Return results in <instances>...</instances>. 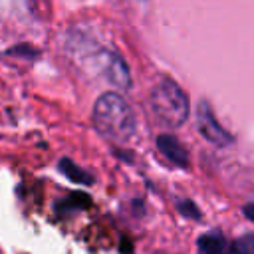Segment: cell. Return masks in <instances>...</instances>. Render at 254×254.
<instances>
[{
  "mask_svg": "<svg viewBox=\"0 0 254 254\" xmlns=\"http://www.w3.org/2000/svg\"><path fill=\"white\" fill-rule=\"evenodd\" d=\"M95 129L109 141L127 143L135 135V113L119 93H103L93 105Z\"/></svg>",
  "mask_w": 254,
  "mask_h": 254,
  "instance_id": "1",
  "label": "cell"
},
{
  "mask_svg": "<svg viewBox=\"0 0 254 254\" xmlns=\"http://www.w3.org/2000/svg\"><path fill=\"white\" fill-rule=\"evenodd\" d=\"M151 107L159 121L169 127H179L189 117V101L183 89L171 81L161 79L151 91Z\"/></svg>",
  "mask_w": 254,
  "mask_h": 254,
  "instance_id": "2",
  "label": "cell"
},
{
  "mask_svg": "<svg viewBox=\"0 0 254 254\" xmlns=\"http://www.w3.org/2000/svg\"><path fill=\"white\" fill-rule=\"evenodd\" d=\"M89 67L95 69V73L103 75L109 83H113L119 89L131 87V73H129L125 62L109 50L97 48L93 54H89Z\"/></svg>",
  "mask_w": 254,
  "mask_h": 254,
  "instance_id": "3",
  "label": "cell"
},
{
  "mask_svg": "<svg viewBox=\"0 0 254 254\" xmlns=\"http://www.w3.org/2000/svg\"><path fill=\"white\" fill-rule=\"evenodd\" d=\"M196 121H198V131H200V135H202L206 141H210L212 145H216V147H226V145L232 143V135L220 127V123L214 119L212 109H210L208 103H204V101L198 103Z\"/></svg>",
  "mask_w": 254,
  "mask_h": 254,
  "instance_id": "4",
  "label": "cell"
},
{
  "mask_svg": "<svg viewBox=\"0 0 254 254\" xmlns=\"http://www.w3.org/2000/svg\"><path fill=\"white\" fill-rule=\"evenodd\" d=\"M157 149H159L173 165H177V167H181V169H187V167H189V153H187V149H185L173 135H167V133L159 135V137H157Z\"/></svg>",
  "mask_w": 254,
  "mask_h": 254,
  "instance_id": "5",
  "label": "cell"
},
{
  "mask_svg": "<svg viewBox=\"0 0 254 254\" xmlns=\"http://www.w3.org/2000/svg\"><path fill=\"white\" fill-rule=\"evenodd\" d=\"M224 236L216 230L212 232H206L198 238L196 242V248H198V254H224Z\"/></svg>",
  "mask_w": 254,
  "mask_h": 254,
  "instance_id": "6",
  "label": "cell"
},
{
  "mask_svg": "<svg viewBox=\"0 0 254 254\" xmlns=\"http://www.w3.org/2000/svg\"><path fill=\"white\" fill-rule=\"evenodd\" d=\"M60 171L73 183H79V185H91L93 183V177H89V173H85L83 169H79L75 163H71L69 159H62L60 161Z\"/></svg>",
  "mask_w": 254,
  "mask_h": 254,
  "instance_id": "7",
  "label": "cell"
},
{
  "mask_svg": "<svg viewBox=\"0 0 254 254\" xmlns=\"http://www.w3.org/2000/svg\"><path fill=\"white\" fill-rule=\"evenodd\" d=\"M177 208H179L185 216H189V218H190V216H192V218H196V220L200 218V210H198V208H196V204H194V202H190V200H177Z\"/></svg>",
  "mask_w": 254,
  "mask_h": 254,
  "instance_id": "8",
  "label": "cell"
},
{
  "mask_svg": "<svg viewBox=\"0 0 254 254\" xmlns=\"http://www.w3.org/2000/svg\"><path fill=\"white\" fill-rule=\"evenodd\" d=\"M236 244L242 250V254H254V234H244L236 240Z\"/></svg>",
  "mask_w": 254,
  "mask_h": 254,
  "instance_id": "9",
  "label": "cell"
},
{
  "mask_svg": "<svg viewBox=\"0 0 254 254\" xmlns=\"http://www.w3.org/2000/svg\"><path fill=\"white\" fill-rule=\"evenodd\" d=\"M224 254H242V250L238 248V244H236V242H232V244L224 250Z\"/></svg>",
  "mask_w": 254,
  "mask_h": 254,
  "instance_id": "10",
  "label": "cell"
},
{
  "mask_svg": "<svg viewBox=\"0 0 254 254\" xmlns=\"http://www.w3.org/2000/svg\"><path fill=\"white\" fill-rule=\"evenodd\" d=\"M244 214H246L250 220H254V204H246V206H244Z\"/></svg>",
  "mask_w": 254,
  "mask_h": 254,
  "instance_id": "11",
  "label": "cell"
}]
</instances>
